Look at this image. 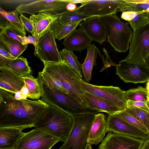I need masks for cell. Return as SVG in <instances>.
<instances>
[{"instance_id": "6da1fadb", "label": "cell", "mask_w": 149, "mask_h": 149, "mask_svg": "<svg viewBox=\"0 0 149 149\" xmlns=\"http://www.w3.org/2000/svg\"><path fill=\"white\" fill-rule=\"evenodd\" d=\"M49 105L42 99H17L14 94L0 89V128L34 127Z\"/></svg>"}, {"instance_id": "7a4b0ae2", "label": "cell", "mask_w": 149, "mask_h": 149, "mask_svg": "<svg viewBox=\"0 0 149 149\" xmlns=\"http://www.w3.org/2000/svg\"><path fill=\"white\" fill-rule=\"evenodd\" d=\"M43 63L42 71L38 74L39 80L50 89L55 88L70 95L89 109L81 83L82 79L73 69L63 61Z\"/></svg>"}, {"instance_id": "3957f363", "label": "cell", "mask_w": 149, "mask_h": 149, "mask_svg": "<svg viewBox=\"0 0 149 149\" xmlns=\"http://www.w3.org/2000/svg\"><path fill=\"white\" fill-rule=\"evenodd\" d=\"M71 116L60 109L49 105L44 115L34 125L39 129L65 142L72 129Z\"/></svg>"}, {"instance_id": "277c9868", "label": "cell", "mask_w": 149, "mask_h": 149, "mask_svg": "<svg viewBox=\"0 0 149 149\" xmlns=\"http://www.w3.org/2000/svg\"><path fill=\"white\" fill-rule=\"evenodd\" d=\"M100 17L105 25L108 42L116 51L126 52L133 33L128 23L121 21L116 14Z\"/></svg>"}, {"instance_id": "5b68a950", "label": "cell", "mask_w": 149, "mask_h": 149, "mask_svg": "<svg viewBox=\"0 0 149 149\" xmlns=\"http://www.w3.org/2000/svg\"><path fill=\"white\" fill-rule=\"evenodd\" d=\"M39 81L42 90V99L49 105L63 111L69 115L98 112L85 107L70 95L55 88L50 89L44 83Z\"/></svg>"}, {"instance_id": "8992f818", "label": "cell", "mask_w": 149, "mask_h": 149, "mask_svg": "<svg viewBox=\"0 0 149 149\" xmlns=\"http://www.w3.org/2000/svg\"><path fill=\"white\" fill-rule=\"evenodd\" d=\"M96 114L88 113L71 116L73 119L72 129L67 139L58 149H85Z\"/></svg>"}, {"instance_id": "52a82bcc", "label": "cell", "mask_w": 149, "mask_h": 149, "mask_svg": "<svg viewBox=\"0 0 149 149\" xmlns=\"http://www.w3.org/2000/svg\"><path fill=\"white\" fill-rule=\"evenodd\" d=\"M149 55V22L133 31L129 52L124 59L127 62L147 66Z\"/></svg>"}, {"instance_id": "ba28073f", "label": "cell", "mask_w": 149, "mask_h": 149, "mask_svg": "<svg viewBox=\"0 0 149 149\" xmlns=\"http://www.w3.org/2000/svg\"><path fill=\"white\" fill-rule=\"evenodd\" d=\"M68 0H36L27 3H21L16 8L19 14L27 13L32 15L37 13H45L59 15L68 11L67 6Z\"/></svg>"}, {"instance_id": "9c48e42d", "label": "cell", "mask_w": 149, "mask_h": 149, "mask_svg": "<svg viewBox=\"0 0 149 149\" xmlns=\"http://www.w3.org/2000/svg\"><path fill=\"white\" fill-rule=\"evenodd\" d=\"M80 81L82 88L85 91L106 99L123 110L126 108L127 100L125 96V91L119 87L94 85L85 82L82 79Z\"/></svg>"}, {"instance_id": "30bf717a", "label": "cell", "mask_w": 149, "mask_h": 149, "mask_svg": "<svg viewBox=\"0 0 149 149\" xmlns=\"http://www.w3.org/2000/svg\"><path fill=\"white\" fill-rule=\"evenodd\" d=\"M59 139L39 129L24 133L16 149H51Z\"/></svg>"}, {"instance_id": "8fae6325", "label": "cell", "mask_w": 149, "mask_h": 149, "mask_svg": "<svg viewBox=\"0 0 149 149\" xmlns=\"http://www.w3.org/2000/svg\"><path fill=\"white\" fill-rule=\"evenodd\" d=\"M124 3V0H86L74 11L78 13L102 17L116 14Z\"/></svg>"}, {"instance_id": "7c38bea8", "label": "cell", "mask_w": 149, "mask_h": 149, "mask_svg": "<svg viewBox=\"0 0 149 149\" xmlns=\"http://www.w3.org/2000/svg\"><path fill=\"white\" fill-rule=\"evenodd\" d=\"M53 28L40 37L37 46L35 47L34 55L43 63L62 61L56 42Z\"/></svg>"}, {"instance_id": "4fadbf2b", "label": "cell", "mask_w": 149, "mask_h": 149, "mask_svg": "<svg viewBox=\"0 0 149 149\" xmlns=\"http://www.w3.org/2000/svg\"><path fill=\"white\" fill-rule=\"evenodd\" d=\"M116 74L125 83H144L149 79V69L146 66L120 61Z\"/></svg>"}, {"instance_id": "5bb4252c", "label": "cell", "mask_w": 149, "mask_h": 149, "mask_svg": "<svg viewBox=\"0 0 149 149\" xmlns=\"http://www.w3.org/2000/svg\"><path fill=\"white\" fill-rule=\"evenodd\" d=\"M107 123L108 131L145 141L149 139V132L143 131L114 115H109Z\"/></svg>"}, {"instance_id": "9a60e30c", "label": "cell", "mask_w": 149, "mask_h": 149, "mask_svg": "<svg viewBox=\"0 0 149 149\" xmlns=\"http://www.w3.org/2000/svg\"><path fill=\"white\" fill-rule=\"evenodd\" d=\"M144 141L108 131L99 149H140Z\"/></svg>"}, {"instance_id": "2e32d148", "label": "cell", "mask_w": 149, "mask_h": 149, "mask_svg": "<svg viewBox=\"0 0 149 149\" xmlns=\"http://www.w3.org/2000/svg\"><path fill=\"white\" fill-rule=\"evenodd\" d=\"M79 26L92 40L100 45L106 40L105 26L100 17L94 16L88 18L82 21Z\"/></svg>"}, {"instance_id": "e0dca14e", "label": "cell", "mask_w": 149, "mask_h": 149, "mask_svg": "<svg viewBox=\"0 0 149 149\" xmlns=\"http://www.w3.org/2000/svg\"><path fill=\"white\" fill-rule=\"evenodd\" d=\"M60 15L40 13L30 16L29 19L34 29L35 36L39 40L42 36L58 22Z\"/></svg>"}, {"instance_id": "ac0fdd59", "label": "cell", "mask_w": 149, "mask_h": 149, "mask_svg": "<svg viewBox=\"0 0 149 149\" xmlns=\"http://www.w3.org/2000/svg\"><path fill=\"white\" fill-rule=\"evenodd\" d=\"M92 40L81 29H74L64 38L65 49L72 51L81 52L91 44Z\"/></svg>"}, {"instance_id": "d6986e66", "label": "cell", "mask_w": 149, "mask_h": 149, "mask_svg": "<svg viewBox=\"0 0 149 149\" xmlns=\"http://www.w3.org/2000/svg\"><path fill=\"white\" fill-rule=\"evenodd\" d=\"M84 95L88 108L98 112L113 115L123 110L112 102L87 92L85 91Z\"/></svg>"}, {"instance_id": "ffe728a7", "label": "cell", "mask_w": 149, "mask_h": 149, "mask_svg": "<svg viewBox=\"0 0 149 149\" xmlns=\"http://www.w3.org/2000/svg\"><path fill=\"white\" fill-rule=\"evenodd\" d=\"M0 89L14 94L25 85L24 79L6 69L0 68Z\"/></svg>"}, {"instance_id": "44dd1931", "label": "cell", "mask_w": 149, "mask_h": 149, "mask_svg": "<svg viewBox=\"0 0 149 149\" xmlns=\"http://www.w3.org/2000/svg\"><path fill=\"white\" fill-rule=\"evenodd\" d=\"M108 131L107 123L104 115L103 113L96 114L89 131L88 143L97 145L103 141Z\"/></svg>"}, {"instance_id": "7402d4cb", "label": "cell", "mask_w": 149, "mask_h": 149, "mask_svg": "<svg viewBox=\"0 0 149 149\" xmlns=\"http://www.w3.org/2000/svg\"><path fill=\"white\" fill-rule=\"evenodd\" d=\"M0 68L8 69L20 77L25 76L31 72L26 58L22 56L11 59L0 56Z\"/></svg>"}, {"instance_id": "603a6c76", "label": "cell", "mask_w": 149, "mask_h": 149, "mask_svg": "<svg viewBox=\"0 0 149 149\" xmlns=\"http://www.w3.org/2000/svg\"><path fill=\"white\" fill-rule=\"evenodd\" d=\"M17 127L0 128V149H16L24 133Z\"/></svg>"}, {"instance_id": "cb8c5ba5", "label": "cell", "mask_w": 149, "mask_h": 149, "mask_svg": "<svg viewBox=\"0 0 149 149\" xmlns=\"http://www.w3.org/2000/svg\"><path fill=\"white\" fill-rule=\"evenodd\" d=\"M87 55L84 63L81 64V70L83 80L89 83L92 78V72L93 67L96 65V61L99 50L93 44L86 48Z\"/></svg>"}, {"instance_id": "d4e9b609", "label": "cell", "mask_w": 149, "mask_h": 149, "mask_svg": "<svg viewBox=\"0 0 149 149\" xmlns=\"http://www.w3.org/2000/svg\"><path fill=\"white\" fill-rule=\"evenodd\" d=\"M0 42L6 46L11 55L15 58L22 54L28 45V44L24 45L19 41L11 39L2 33H0Z\"/></svg>"}, {"instance_id": "484cf974", "label": "cell", "mask_w": 149, "mask_h": 149, "mask_svg": "<svg viewBox=\"0 0 149 149\" xmlns=\"http://www.w3.org/2000/svg\"><path fill=\"white\" fill-rule=\"evenodd\" d=\"M22 77L25 86L28 91L27 98L33 100L39 99L42 95V90L38 77H34L31 74Z\"/></svg>"}, {"instance_id": "4316f807", "label": "cell", "mask_w": 149, "mask_h": 149, "mask_svg": "<svg viewBox=\"0 0 149 149\" xmlns=\"http://www.w3.org/2000/svg\"><path fill=\"white\" fill-rule=\"evenodd\" d=\"M121 17L128 22L133 31L149 22L147 18L142 13L139 14L137 12H123Z\"/></svg>"}, {"instance_id": "83f0119b", "label": "cell", "mask_w": 149, "mask_h": 149, "mask_svg": "<svg viewBox=\"0 0 149 149\" xmlns=\"http://www.w3.org/2000/svg\"><path fill=\"white\" fill-rule=\"evenodd\" d=\"M60 53L62 61L65 62L73 69L82 79L81 64L78 60L77 56L73 52L65 48L60 52Z\"/></svg>"}, {"instance_id": "f1b7e54d", "label": "cell", "mask_w": 149, "mask_h": 149, "mask_svg": "<svg viewBox=\"0 0 149 149\" xmlns=\"http://www.w3.org/2000/svg\"><path fill=\"white\" fill-rule=\"evenodd\" d=\"M81 21L62 24L58 22L53 26L54 36L55 38L58 40L65 38L76 28Z\"/></svg>"}, {"instance_id": "f546056e", "label": "cell", "mask_w": 149, "mask_h": 149, "mask_svg": "<svg viewBox=\"0 0 149 149\" xmlns=\"http://www.w3.org/2000/svg\"><path fill=\"white\" fill-rule=\"evenodd\" d=\"M0 14L10 24L17 29L26 36V29L22 24L18 17L19 13L16 10L6 12L1 8Z\"/></svg>"}, {"instance_id": "4dcf8cb0", "label": "cell", "mask_w": 149, "mask_h": 149, "mask_svg": "<svg viewBox=\"0 0 149 149\" xmlns=\"http://www.w3.org/2000/svg\"><path fill=\"white\" fill-rule=\"evenodd\" d=\"M125 95L127 100L145 102H147L149 96L146 88L141 86L125 91Z\"/></svg>"}, {"instance_id": "1f68e13d", "label": "cell", "mask_w": 149, "mask_h": 149, "mask_svg": "<svg viewBox=\"0 0 149 149\" xmlns=\"http://www.w3.org/2000/svg\"><path fill=\"white\" fill-rule=\"evenodd\" d=\"M0 28V33L5 34L11 38L19 41L24 45V38L26 36L10 25L8 21L1 22Z\"/></svg>"}, {"instance_id": "d6a6232c", "label": "cell", "mask_w": 149, "mask_h": 149, "mask_svg": "<svg viewBox=\"0 0 149 149\" xmlns=\"http://www.w3.org/2000/svg\"><path fill=\"white\" fill-rule=\"evenodd\" d=\"M93 16H94L86 14L78 13L75 11H68L60 14L58 22L62 24H66L82 22Z\"/></svg>"}, {"instance_id": "836d02e7", "label": "cell", "mask_w": 149, "mask_h": 149, "mask_svg": "<svg viewBox=\"0 0 149 149\" xmlns=\"http://www.w3.org/2000/svg\"><path fill=\"white\" fill-rule=\"evenodd\" d=\"M124 110L136 118L149 132V112L136 107H127Z\"/></svg>"}, {"instance_id": "e575fe53", "label": "cell", "mask_w": 149, "mask_h": 149, "mask_svg": "<svg viewBox=\"0 0 149 149\" xmlns=\"http://www.w3.org/2000/svg\"><path fill=\"white\" fill-rule=\"evenodd\" d=\"M149 8V0H145L144 3L139 4H127L124 3L119 9V11L135 12L145 10Z\"/></svg>"}, {"instance_id": "d590c367", "label": "cell", "mask_w": 149, "mask_h": 149, "mask_svg": "<svg viewBox=\"0 0 149 149\" xmlns=\"http://www.w3.org/2000/svg\"><path fill=\"white\" fill-rule=\"evenodd\" d=\"M113 115L121 118L131 124L143 131L149 132L148 130L144 126L134 117L124 110Z\"/></svg>"}, {"instance_id": "8d00e7d4", "label": "cell", "mask_w": 149, "mask_h": 149, "mask_svg": "<svg viewBox=\"0 0 149 149\" xmlns=\"http://www.w3.org/2000/svg\"><path fill=\"white\" fill-rule=\"evenodd\" d=\"M19 19L25 29L29 32L30 33L32 36H35V32L33 24L29 18L22 14H21Z\"/></svg>"}, {"instance_id": "74e56055", "label": "cell", "mask_w": 149, "mask_h": 149, "mask_svg": "<svg viewBox=\"0 0 149 149\" xmlns=\"http://www.w3.org/2000/svg\"><path fill=\"white\" fill-rule=\"evenodd\" d=\"M127 107H136L149 112V107L147 102L128 100Z\"/></svg>"}, {"instance_id": "f35d334b", "label": "cell", "mask_w": 149, "mask_h": 149, "mask_svg": "<svg viewBox=\"0 0 149 149\" xmlns=\"http://www.w3.org/2000/svg\"><path fill=\"white\" fill-rule=\"evenodd\" d=\"M0 56L11 59H14L16 58L11 55L6 46L1 42H0Z\"/></svg>"}, {"instance_id": "ab89813d", "label": "cell", "mask_w": 149, "mask_h": 149, "mask_svg": "<svg viewBox=\"0 0 149 149\" xmlns=\"http://www.w3.org/2000/svg\"><path fill=\"white\" fill-rule=\"evenodd\" d=\"M39 40L35 36H29L24 37V45H28L29 44H33L35 47L37 45Z\"/></svg>"}, {"instance_id": "60d3db41", "label": "cell", "mask_w": 149, "mask_h": 149, "mask_svg": "<svg viewBox=\"0 0 149 149\" xmlns=\"http://www.w3.org/2000/svg\"><path fill=\"white\" fill-rule=\"evenodd\" d=\"M77 8L76 4L70 2L68 3L67 6V9L69 11H74Z\"/></svg>"}, {"instance_id": "b9f144b4", "label": "cell", "mask_w": 149, "mask_h": 149, "mask_svg": "<svg viewBox=\"0 0 149 149\" xmlns=\"http://www.w3.org/2000/svg\"><path fill=\"white\" fill-rule=\"evenodd\" d=\"M15 98L17 100H23L27 99V97L25 96L22 95L20 91L16 93L15 94H14Z\"/></svg>"}, {"instance_id": "7bdbcfd3", "label": "cell", "mask_w": 149, "mask_h": 149, "mask_svg": "<svg viewBox=\"0 0 149 149\" xmlns=\"http://www.w3.org/2000/svg\"><path fill=\"white\" fill-rule=\"evenodd\" d=\"M20 92L22 95L25 96L27 98V97L28 95V91L25 85L22 89Z\"/></svg>"}, {"instance_id": "ee69618b", "label": "cell", "mask_w": 149, "mask_h": 149, "mask_svg": "<svg viewBox=\"0 0 149 149\" xmlns=\"http://www.w3.org/2000/svg\"><path fill=\"white\" fill-rule=\"evenodd\" d=\"M140 149H149V139L144 141Z\"/></svg>"}, {"instance_id": "f6af8a7d", "label": "cell", "mask_w": 149, "mask_h": 149, "mask_svg": "<svg viewBox=\"0 0 149 149\" xmlns=\"http://www.w3.org/2000/svg\"><path fill=\"white\" fill-rule=\"evenodd\" d=\"M68 1L69 2L72 3L74 4H77L78 3H81V4H82L84 3L86 1V0H68Z\"/></svg>"}, {"instance_id": "bcb514c9", "label": "cell", "mask_w": 149, "mask_h": 149, "mask_svg": "<svg viewBox=\"0 0 149 149\" xmlns=\"http://www.w3.org/2000/svg\"><path fill=\"white\" fill-rule=\"evenodd\" d=\"M146 88L147 90L149 96V79L147 81V83L146 84Z\"/></svg>"}, {"instance_id": "7dc6e473", "label": "cell", "mask_w": 149, "mask_h": 149, "mask_svg": "<svg viewBox=\"0 0 149 149\" xmlns=\"http://www.w3.org/2000/svg\"><path fill=\"white\" fill-rule=\"evenodd\" d=\"M85 149H92L91 144L88 143Z\"/></svg>"}, {"instance_id": "c3c4849f", "label": "cell", "mask_w": 149, "mask_h": 149, "mask_svg": "<svg viewBox=\"0 0 149 149\" xmlns=\"http://www.w3.org/2000/svg\"><path fill=\"white\" fill-rule=\"evenodd\" d=\"M146 64L147 67L149 69V55H148L146 61Z\"/></svg>"}, {"instance_id": "681fc988", "label": "cell", "mask_w": 149, "mask_h": 149, "mask_svg": "<svg viewBox=\"0 0 149 149\" xmlns=\"http://www.w3.org/2000/svg\"><path fill=\"white\" fill-rule=\"evenodd\" d=\"M147 102L149 107V96L148 97V100H147Z\"/></svg>"}, {"instance_id": "f907efd6", "label": "cell", "mask_w": 149, "mask_h": 149, "mask_svg": "<svg viewBox=\"0 0 149 149\" xmlns=\"http://www.w3.org/2000/svg\"></svg>"}]
</instances>
